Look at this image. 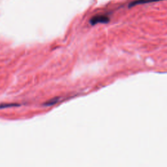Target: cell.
<instances>
[{
	"instance_id": "3",
	"label": "cell",
	"mask_w": 167,
	"mask_h": 167,
	"mask_svg": "<svg viewBox=\"0 0 167 167\" xmlns=\"http://www.w3.org/2000/svg\"><path fill=\"white\" fill-rule=\"evenodd\" d=\"M58 101H59V98L55 97L47 101V102L44 103V105L45 106V107H50V106L54 105L55 104H56V103H58Z\"/></svg>"
},
{
	"instance_id": "2",
	"label": "cell",
	"mask_w": 167,
	"mask_h": 167,
	"mask_svg": "<svg viewBox=\"0 0 167 167\" xmlns=\"http://www.w3.org/2000/svg\"><path fill=\"white\" fill-rule=\"evenodd\" d=\"M161 1V0H135V1H131L129 3L128 7L131 8V7H133L138 5L146 4V3H152V2H156V1Z\"/></svg>"
},
{
	"instance_id": "1",
	"label": "cell",
	"mask_w": 167,
	"mask_h": 167,
	"mask_svg": "<svg viewBox=\"0 0 167 167\" xmlns=\"http://www.w3.org/2000/svg\"><path fill=\"white\" fill-rule=\"evenodd\" d=\"M110 20L109 16L107 14H97L90 18L89 22L91 25H95L98 23H108Z\"/></svg>"
},
{
	"instance_id": "4",
	"label": "cell",
	"mask_w": 167,
	"mask_h": 167,
	"mask_svg": "<svg viewBox=\"0 0 167 167\" xmlns=\"http://www.w3.org/2000/svg\"><path fill=\"white\" fill-rule=\"evenodd\" d=\"M19 105L15 104V103H5V104H1L0 105V109H6V108H11L14 107H18Z\"/></svg>"
}]
</instances>
